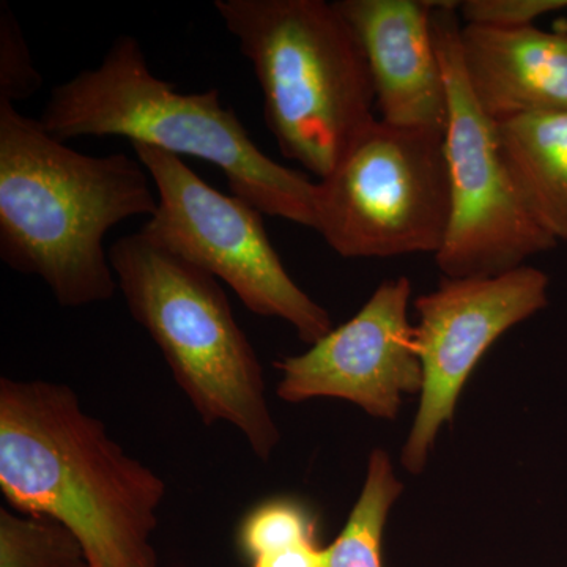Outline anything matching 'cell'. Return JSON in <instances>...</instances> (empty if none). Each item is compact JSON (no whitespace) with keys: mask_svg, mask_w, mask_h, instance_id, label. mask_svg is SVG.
<instances>
[{"mask_svg":"<svg viewBox=\"0 0 567 567\" xmlns=\"http://www.w3.org/2000/svg\"><path fill=\"white\" fill-rule=\"evenodd\" d=\"M39 71L10 7L0 6V100L13 103L29 99L41 87Z\"/></svg>","mask_w":567,"mask_h":567,"instance_id":"e0dca14e","label":"cell"},{"mask_svg":"<svg viewBox=\"0 0 567 567\" xmlns=\"http://www.w3.org/2000/svg\"><path fill=\"white\" fill-rule=\"evenodd\" d=\"M130 315L147 331L205 425L237 429L260 461L281 432L271 415L264 368L218 279L144 234L107 249Z\"/></svg>","mask_w":567,"mask_h":567,"instance_id":"5b68a950","label":"cell"},{"mask_svg":"<svg viewBox=\"0 0 567 567\" xmlns=\"http://www.w3.org/2000/svg\"><path fill=\"white\" fill-rule=\"evenodd\" d=\"M496 132L528 212L567 244V114L520 115L496 122Z\"/></svg>","mask_w":567,"mask_h":567,"instance_id":"4fadbf2b","label":"cell"},{"mask_svg":"<svg viewBox=\"0 0 567 567\" xmlns=\"http://www.w3.org/2000/svg\"><path fill=\"white\" fill-rule=\"evenodd\" d=\"M327 547L317 540L252 559L251 567H327Z\"/></svg>","mask_w":567,"mask_h":567,"instance_id":"d6986e66","label":"cell"},{"mask_svg":"<svg viewBox=\"0 0 567 567\" xmlns=\"http://www.w3.org/2000/svg\"><path fill=\"white\" fill-rule=\"evenodd\" d=\"M152 183L136 156L82 155L0 100V259L44 281L63 308L114 297L104 237L125 219L151 218Z\"/></svg>","mask_w":567,"mask_h":567,"instance_id":"7a4b0ae2","label":"cell"},{"mask_svg":"<svg viewBox=\"0 0 567 567\" xmlns=\"http://www.w3.org/2000/svg\"><path fill=\"white\" fill-rule=\"evenodd\" d=\"M0 491L20 513L65 525L91 567H158L166 483L69 385L0 379Z\"/></svg>","mask_w":567,"mask_h":567,"instance_id":"6da1fadb","label":"cell"},{"mask_svg":"<svg viewBox=\"0 0 567 567\" xmlns=\"http://www.w3.org/2000/svg\"><path fill=\"white\" fill-rule=\"evenodd\" d=\"M317 540V518L300 499L281 496L260 503L238 528V546L249 559Z\"/></svg>","mask_w":567,"mask_h":567,"instance_id":"2e32d148","label":"cell"},{"mask_svg":"<svg viewBox=\"0 0 567 567\" xmlns=\"http://www.w3.org/2000/svg\"><path fill=\"white\" fill-rule=\"evenodd\" d=\"M410 305L405 276L380 284L352 319L306 352L276 361L278 398L289 404L341 399L369 416L395 420L405 398L423 386Z\"/></svg>","mask_w":567,"mask_h":567,"instance_id":"30bf717a","label":"cell"},{"mask_svg":"<svg viewBox=\"0 0 567 567\" xmlns=\"http://www.w3.org/2000/svg\"><path fill=\"white\" fill-rule=\"evenodd\" d=\"M548 286L543 270L524 265L495 276L443 278L434 292L416 298L413 341L423 386L401 454L410 475L424 472L481 358L506 331L546 308Z\"/></svg>","mask_w":567,"mask_h":567,"instance_id":"9c48e42d","label":"cell"},{"mask_svg":"<svg viewBox=\"0 0 567 567\" xmlns=\"http://www.w3.org/2000/svg\"><path fill=\"white\" fill-rule=\"evenodd\" d=\"M0 567H91L73 532L61 522L0 509Z\"/></svg>","mask_w":567,"mask_h":567,"instance_id":"9a60e30c","label":"cell"},{"mask_svg":"<svg viewBox=\"0 0 567 567\" xmlns=\"http://www.w3.org/2000/svg\"><path fill=\"white\" fill-rule=\"evenodd\" d=\"M132 147L158 196L141 234L221 279L252 315L289 323L305 344L333 330L327 309L284 267L265 230L264 213L234 194L219 193L173 153L144 144Z\"/></svg>","mask_w":567,"mask_h":567,"instance_id":"ba28073f","label":"cell"},{"mask_svg":"<svg viewBox=\"0 0 567 567\" xmlns=\"http://www.w3.org/2000/svg\"><path fill=\"white\" fill-rule=\"evenodd\" d=\"M567 0H464L458 18L464 24L494 29H520L535 25L544 14L566 10Z\"/></svg>","mask_w":567,"mask_h":567,"instance_id":"ac0fdd59","label":"cell"},{"mask_svg":"<svg viewBox=\"0 0 567 567\" xmlns=\"http://www.w3.org/2000/svg\"><path fill=\"white\" fill-rule=\"evenodd\" d=\"M39 121L61 142L118 136L204 159L264 215L317 230L319 183L265 155L216 89L182 93L156 78L132 35L118 37L96 69L55 85Z\"/></svg>","mask_w":567,"mask_h":567,"instance_id":"3957f363","label":"cell"},{"mask_svg":"<svg viewBox=\"0 0 567 567\" xmlns=\"http://www.w3.org/2000/svg\"><path fill=\"white\" fill-rule=\"evenodd\" d=\"M458 2L436 0L432 32L447 87L443 148L451 212L435 262L445 278H481L516 270L557 241L540 229L518 193L499 145L496 122L481 110L462 63Z\"/></svg>","mask_w":567,"mask_h":567,"instance_id":"52a82bcc","label":"cell"},{"mask_svg":"<svg viewBox=\"0 0 567 567\" xmlns=\"http://www.w3.org/2000/svg\"><path fill=\"white\" fill-rule=\"evenodd\" d=\"M458 48L470 89L492 121L567 114V31L462 24Z\"/></svg>","mask_w":567,"mask_h":567,"instance_id":"7c38bea8","label":"cell"},{"mask_svg":"<svg viewBox=\"0 0 567 567\" xmlns=\"http://www.w3.org/2000/svg\"><path fill=\"white\" fill-rule=\"evenodd\" d=\"M264 93L279 152L324 181L374 121L363 51L334 2L216 0Z\"/></svg>","mask_w":567,"mask_h":567,"instance_id":"277c9868","label":"cell"},{"mask_svg":"<svg viewBox=\"0 0 567 567\" xmlns=\"http://www.w3.org/2000/svg\"><path fill=\"white\" fill-rule=\"evenodd\" d=\"M404 492L393 461L382 447L372 450L360 496L344 528L327 547V567H383V536L391 509Z\"/></svg>","mask_w":567,"mask_h":567,"instance_id":"5bb4252c","label":"cell"},{"mask_svg":"<svg viewBox=\"0 0 567 567\" xmlns=\"http://www.w3.org/2000/svg\"><path fill=\"white\" fill-rule=\"evenodd\" d=\"M320 185L317 233L346 259L434 254L450 223L443 136L374 118Z\"/></svg>","mask_w":567,"mask_h":567,"instance_id":"8992f818","label":"cell"},{"mask_svg":"<svg viewBox=\"0 0 567 567\" xmlns=\"http://www.w3.org/2000/svg\"><path fill=\"white\" fill-rule=\"evenodd\" d=\"M360 43L380 121L445 136L447 87L432 32L435 2L338 0Z\"/></svg>","mask_w":567,"mask_h":567,"instance_id":"8fae6325","label":"cell"}]
</instances>
